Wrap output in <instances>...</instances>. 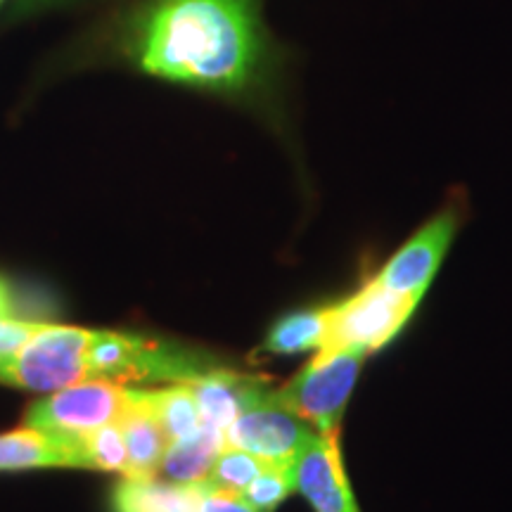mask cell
<instances>
[{"label":"cell","instance_id":"6da1fadb","mask_svg":"<svg viewBox=\"0 0 512 512\" xmlns=\"http://www.w3.org/2000/svg\"><path fill=\"white\" fill-rule=\"evenodd\" d=\"M79 43L83 60L247 105L271 98L285 67L261 0H133Z\"/></svg>","mask_w":512,"mask_h":512},{"label":"cell","instance_id":"7a4b0ae2","mask_svg":"<svg viewBox=\"0 0 512 512\" xmlns=\"http://www.w3.org/2000/svg\"><path fill=\"white\" fill-rule=\"evenodd\" d=\"M366 356L368 351L358 347L320 349L309 366L278 387L280 399L320 437L339 441V425Z\"/></svg>","mask_w":512,"mask_h":512},{"label":"cell","instance_id":"3957f363","mask_svg":"<svg viewBox=\"0 0 512 512\" xmlns=\"http://www.w3.org/2000/svg\"><path fill=\"white\" fill-rule=\"evenodd\" d=\"M318 432L280 399L278 387L254 377L235 420L226 430V444L238 446L271 465L294 467L299 453Z\"/></svg>","mask_w":512,"mask_h":512},{"label":"cell","instance_id":"277c9868","mask_svg":"<svg viewBox=\"0 0 512 512\" xmlns=\"http://www.w3.org/2000/svg\"><path fill=\"white\" fill-rule=\"evenodd\" d=\"M136 399L138 389L121 382L88 380L69 384V387L50 392L46 399L31 403L29 411L24 413V425L43 432L79 437V434L119 422Z\"/></svg>","mask_w":512,"mask_h":512},{"label":"cell","instance_id":"5b68a950","mask_svg":"<svg viewBox=\"0 0 512 512\" xmlns=\"http://www.w3.org/2000/svg\"><path fill=\"white\" fill-rule=\"evenodd\" d=\"M415 306L411 299L384 290L373 280L347 302L332 306L328 347H358L370 354L399 335Z\"/></svg>","mask_w":512,"mask_h":512},{"label":"cell","instance_id":"8992f818","mask_svg":"<svg viewBox=\"0 0 512 512\" xmlns=\"http://www.w3.org/2000/svg\"><path fill=\"white\" fill-rule=\"evenodd\" d=\"M458 230L456 209L441 211L432 221H427L411 240L384 264L375 283L384 290L399 294L418 304L430 287L437 268L451 247Z\"/></svg>","mask_w":512,"mask_h":512},{"label":"cell","instance_id":"52a82bcc","mask_svg":"<svg viewBox=\"0 0 512 512\" xmlns=\"http://www.w3.org/2000/svg\"><path fill=\"white\" fill-rule=\"evenodd\" d=\"M294 484L313 512H361L344 472L339 441L318 434L294 463Z\"/></svg>","mask_w":512,"mask_h":512},{"label":"cell","instance_id":"ba28073f","mask_svg":"<svg viewBox=\"0 0 512 512\" xmlns=\"http://www.w3.org/2000/svg\"><path fill=\"white\" fill-rule=\"evenodd\" d=\"M36 467H86L79 439L27 425L0 434V472Z\"/></svg>","mask_w":512,"mask_h":512},{"label":"cell","instance_id":"9c48e42d","mask_svg":"<svg viewBox=\"0 0 512 512\" xmlns=\"http://www.w3.org/2000/svg\"><path fill=\"white\" fill-rule=\"evenodd\" d=\"M119 427L128 451L126 477H157L169 437L147 401V389H138V399L119 420Z\"/></svg>","mask_w":512,"mask_h":512},{"label":"cell","instance_id":"30bf717a","mask_svg":"<svg viewBox=\"0 0 512 512\" xmlns=\"http://www.w3.org/2000/svg\"><path fill=\"white\" fill-rule=\"evenodd\" d=\"M112 512H200V484H174L159 475L121 477Z\"/></svg>","mask_w":512,"mask_h":512},{"label":"cell","instance_id":"8fae6325","mask_svg":"<svg viewBox=\"0 0 512 512\" xmlns=\"http://www.w3.org/2000/svg\"><path fill=\"white\" fill-rule=\"evenodd\" d=\"M223 446H226L223 432L204 425L192 437L171 441L159 465V477L174 484H204Z\"/></svg>","mask_w":512,"mask_h":512},{"label":"cell","instance_id":"7c38bea8","mask_svg":"<svg viewBox=\"0 0 512 512\" xmlns=\"http://www.w3.org/2000/svg\"><path fill=\"white\" fill-rule=\"evenodd\" d=\"M252 380L254 377L233 373V370L221 366L188 382L197 403H200L204 425L214 427L226 437V430L238 415Z\"/></svg>","mask_w":512,"mask_h":512},{"label":"cell","instance_id":"4fadbf2b","mask_svg":"<svg viewBox=\"0 0 512 512\" xmlns=\"http://www.w3.org/2000/svg\"><path fill=\"white\" fill-rule=\"evenodd\" d=\"M332 306L328 309L297 311L275 323L266 337L264 351L268 354H302V351H320L330 344Z\"/></svg>","mask_w":512,"mask_h":512},{"label":"cell","instance_id":"5bb4252c","mask_svg":"<svg viewBox=\"0 0 512 512\" xmlns=\"http://www.w3.org/2000/svg\"><path fill=\"white\" fill-rule=\"evenodd\" d=\"M147 401H150L159 425L164 427L169 444L192 437L204 427L200 403H197L188 382L169 384V387L162 389H147Z\"/></svg>","mask_w":512,"mask_h":512},{"label":"cell","instance_id":"9a60e30c","mask_svg":"<svg viewBox=\"0 0 512 512\" xmlns=\"http://www.w3.org/2000/svg\"><path fill=\"white\" fill-rule=\"evenodd\" d=\"M76 439H79L86 470L117 472L121 477L128 475V451L119 422L79 434Z\"/></svg>","mask_w":512,"mask_h":512},{"label":"cell","instance_id":"2e32d148","mask_svg":"<svg viewBox=\"0 0 512 512\" xmlns=\"http://www.w3.org/2000/svg\"><path fill=\"white\" fill-rule=\"evenodd\" d=\"M266 465L271 463L252 456V453L242 451L238 446L226 444L219 451V456H216L214 465H211V472L204 484L242 494V491H245L247 486L261 475V472H264Z\"/></svg>","mask_w":512,"mask_h":512},{"label":"cell","instance_id":"e0dca14e","mask_svg":"<svg viewBox=\"0 0 512 512\" xmlns=\"http://www.w3.org/2000/svg\"><path fill=\"white\" fill-rule=\"evenodd\" d=\"M38 328L36 320L22 316L15 287L0 278V356H10L22 347Z\"/></svg>","mask_w":512,"mask_h":512},{"label":"cell","instance_id":"ac0fdd59","mask_svg":"<svg viewBox=\"0 0 512 512\" xmlns=\"http://www.w3.org/2000/svg\"><path fill=\"white\" fill-rule=\"evenodd\" d=\"M297 491L294 484V467L266 465L264 472L242 491V496L261 512H273L285 498Z\"/></svg>","mask_w":512,"mask_h":512},{"label":"cell","instance_id":"d6986e66","mask_svg":"<svg viewBox=\"0 0 512 512\" xmlns=\"http://www.w3.org/2000/svg\"><path fill=\"white\" fill-rule=\"evenodd\" d=\"M200 512H261L242 494L200 484Z\"/></svg>","mask_w":512,"mask_h":512},{"label":"cell","instance_id":"ffe728a7","mask_svg":"<svg viewBox=\"0 0 512 512\" xmlns=\"http://www.w3.org/2000/svg\"><path fill=\"white\" fill-rule=\"evenodd\" d=\"M79 3H83V0H10L5 19H8V24H19L46 15V12L72 8V5Z\"/></svg>","mask_w":512,"mask_h":512},{"label":"cell","instance_id":"44dd1931","mask_svg":"<svg viewBox=\"0 0 512 512\" xmlns=\"http://www.w3.org/2000/svg\"><path fill=\"white\" fill-rule=\"evenodd\" d=\"M5 5H10V0H0V10H3Z\"/></svg>","mask_w":512,"mask_h":512}]
</instances>
